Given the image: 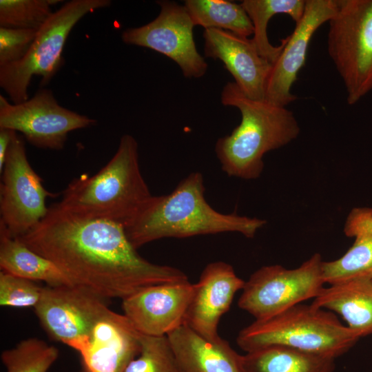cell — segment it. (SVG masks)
<instances>
[{"mask_svg":"<svg viewBox=\"0 0 372 372\" xmlns=\"http://www.w3.org/2000/svg\"><path fill=\"white\" fill-rule=\"evenodd\" d=\"M53 262L74 285L103 298H121L158 284L188 280L180 269L141 256L123 225L72 214L59 203L17 237Z\"/></svg>","mask_w":372,"mask_h":372,"instance_id":"cell-1","label":"cell"},{"mask_svg":"<svg viewBox=\"0 0 372 372\" xmlns=\"http://www.w3.org/2000/svg\"><path fill=\"white\" fill-rule=\"evenodd\" d=\"M203 174L194 172L183 179L169 194L152 196L124 227L137 249L164 238H187L223 232H238L253 238L266 221L257 218L222 214L205 198Z\"/></svg>","mask_w":372,"mask_h":372,"instance_id":"cell-2","label":"cell"},{"mask_svg":"<svg viewBox=\"0 0 372 372\" xmlns=\"http://www.w3.org/2000/svg\"><path fill=\"white\" fill-rule=\"evenodd\" d=\"M220 99L222 104L237 107L241 114L240 124L216 143L221 168L229 176L256 179L263 170L264 155L297 138L298 121L286 107L249 99L234 82L223 87Z\"/></svg>","mask_w":372,"mask_h":372,"instance_id":"cell-3","label":"cell"},{"mask_svg":"<svg viewBox=\"0 0 372 372\" xmlns=\"http://www.w3.org/2000/svg\"><path fill=\"white\" fill-rule=\"evenodd\" d=\"M152 196L140 169L138 143L124 134L110 161L94 175L74 178L58 203L76 216L125 227Z\"/></svg>","mask_w":372,"mask_h":372,"instance_id":"cell-4","label":"cell"},{"mask_svg":"<svg viewBox=\"0 0 372 372\" xmlns=\"http://www.w3.org/2000/svg\"><path fill=\"white\" fill-rule=\"evenodd\" d=\"M360 338L333 313L300 303L269 318L255 320L240 331L236 342L246 352L282 346L335 359Z\"/></svg>","mask_w":372,"mask_h":372,"instance_id":"cell-5","label":"cell"},{"mask_svg":"<svg viewBox=\"0 0 372 372\" xmlns=\"http://www.w3.org/2000/svg\"><path fill=\"white\" fill-rule=\"evenodd\" d=\"M109 0H72L54 12L38 30L27 54L19 61L0 67V86L12 103L28 99L34 76L47 84L63 64V48L75 25L87 13L108 7Z\"/></svg>","mask_w":372,"mask_h":372,"instance_id":"cell-6","label":"cell"},{"mask_svg":"<svg viewBox=\"0 0 372 372\" xmlns=\"http://www.w3.org/2000/svg\"><path fill=\"white\" fill-rule=\"evenodd\" d=\"M327 50L354 105L372 90V0H338Z\"/></svg>","mask_w":372,"mask_h":372,"instance_id":"cell-7","label":"cell"},{"mask_svg":"<svg viewBox=\"0 0 372 372\" xmlns=\"http://www.w3.org/2000/svg\"><path fill=\"white\" fill-rule=\"evenodd\" d=\"M322 258L313 254L299 267L264 266L245 282L238 301L240 309L261 320L277 315L304 300L316 298L324 288Z\"/></svg>","mask_w":372,"mask_h":372,"instance_id":"cell-8","label":"cell"},{"mask_svg":"<svg viewBox=\"0 0 372 372\" xmlns=\"http://www.w3.org/2000/svg\"><path fill=\"white\" fill-rule=\"evenodd\" d=\"M1 174L0 222L11 236L20 237L46 216V199L55 195L43 187V179L28 160L24 141L17 133Z\"/></svg>","mask_w":372,"mask_h":372,"instance_id":"cell-9","label":"cell"},{"mask_svg":"<svg viewBox=\"0 0 372 372\" xmlns=\"http://www.w3.org/2000/svg\"><path fill=\"white\" fill-rule=\"evenodd\" d=\"M96 123L60 105L48 89H41L31 99L17 104L0 96V128L20 132L37 147L61 149L69 132Z\"/></svg>","mask_w":372,"mask_h":372,"instance_id":"cell-10","label":"cell"},{"mask_svg":"<svg viewBox=\"0 0 372 372\" xmlns=\"http://www.w3.org/2000/svg\"><path fill=\"white\" fill-rule=\"evenodd\" d=\"M105 300L76 285L47 286L34 310L52 338L80 353L96 322L110 311Z\"/></svg>","mask_w":372,"mask_h":372,"instance_id":"cell-11","label":"cell"},{"mask_svg":"<svg viewBox=\"0 0 372 372\" xmlns=\"http://www.w3.org/2000/svg\"><path fill=\"white\" fill-rule=\"evenodd\" d=\"M160 13L151 22L124 30L125 43L147 48L173 60L187 78H200L208 65L196 49L194 23L184 6L170 1H158Z\"/></svg>","mask_w":372,"mask_h":372,"instance_id":"cell-12","label":"cell"},{"mask_svg":"<svg viewBox=\"0 0 372 372\" xmlns=\"http://www.w3.org/2000/svg\"><path fill=\"white\" fill-rule=\"evenodd\" d=\"M338 0H306L304 14L293 32L285 39L284 47L267 79L265 100L286 107L297 99L291 92L303 67L311 37L315 32L334 15Z\"/></svg>","mask_w":372,"mask_h":372,"instance_id":"cell-13","label":"cell"},{"mask_svg":"<svg viewBox=\"0 0 372 372\" xmlns=\"http://www.w3.org/2000/svg\"><path fill=\"white\" fill-rule=\"evenodd\" d=\"M194 292L189 280L151 285L122 300L123 314L143 335H167L185 324Z\"/></svg>","mask_w":372,"mask_h":372,"instance_id":"cell-14","label":"cell"},{"mask_svg":"<svg viewBox=\"0 0 372 372\" xmlns=\"http://www.w3.org/2000/svg\"><path fill=\"white\" fill-rule=\"evenodd\" d=\"M206 57L220 60L242 93L254 100H265L272 64L259 53L252 39L216 28L205 29Z\"/></svg>","mask_w":372,"mask_h":372,"instance_id":"cell-15","label":"cell"},{"mask_svg":"<svg viewBox=\"0 0 372 372\" xmlns=\"http://www.w3.org/2000/svg\"><path fill=\"white\" fill-rule=\"evenodd\" d=\"M245 284L231 265L222 261L208 264L194 284L185 324L207 339H218L220 320Z\"/></svg>","mask_w":372,"mask_h":372,"instance_id":"cell-16","label":"cell"},{"mask_svg":"<svg viewBox=\"0 0 372 372\" xmlns=\"http://www.w3.org/2000/svg\"><path fill=\"white\" fill-rule=\"evenodd\" d=\"M141 333L124 315L110 309L93 327L80 353L85 372H123L140 353Z\"/></svg>","mask_w":372,"mask_h":372,"instance_id":"cell-17","label":"cell"},{"mask_svg":"<svg viewBox=\"0 0 372 372\" xmlns=\"http://www.w3.org/2000/svg\"><path fill=\"white\" fill-rule=\"evenodd\" d=\"M167 337L180 372H243L242 355L220 337L207 339L185 324Z\"/></svg>","mask_w":372,"mask_h":372,"instance_id":"cell-18","label":"cell"},{"mask_svg":"<svg viewBox=\"0 0 372 372\" xmlns=\"http://www.w3.org/2000/svg\"><path fill=\"white\" fill-rule=\"evenodd\" d=\"M354 242L340 258L322 263V278L325 283L338 284L355 279L372 280V208H353L344 227Z\"/></svg>","mask_w":372,"mask_h":372,"instance_id":"cell-19","label":"cell"},{"mask_svg":"<svg viewBox=\"0 0 372 372\" xmlns=\"http://www.w3.org/2000/svg\"><path fill=\"white\" fill-rule=\"evenodd\" d=\"M311 304L338 313L361 337L372 334V280L331 285L324 287Z\"/></svg>","mask_w":372,"mask_h":372,"instance_id":"cell-20","label":"cell"},{"mask_svg":"<svg viewBox=\"0 0 372 372\" xmlns=\"http://www.w3.org/2000/svg\"><path fill=\"white\" fill-rule=\"evenodd\" d=\"M0 267L3 271L48 286L74 285L51 260L12 237L0 222Z\"/></svg>","mask_w":372,"mask_h":372,"instance_id":"cell-21","label":"cell"},{"mask_svg":"<svg viewBox=\"0 0 372 372\" xmlns=\"http://www.w3.org/2000/svg\"><path fill=\"white\" fill-rule=\"evenodd\" d=\"M334 358L282 346H269L242 355L243 372H333Z\"/></svg>","mask_w":372,"mask_h":372,"instance_id":"cell-22","label":"cell"},{"mask_svg":"<svg viewBox=\"0 0 372 372\" xmlns=\"http://www.w3.org/2000/svg\"><path fill=\"white\" fill-rule=\"evenodd\" d=\"M254 26V41L259 53L273 64L285 45L274 46L267 36V25L271 18L277 14H288L297 23L302 17L304 0H244L241 3Z\"/></svg>","mask_w":372,"mask_h":372,"instance_id":"cell-23","label":"cell"},{"mask_svg":"<svg viewBox=\"0 0 372 372\" xmlns=\"http://www.w3.org/2000/svg\"><path fill=\"white\" fill-rule=\"evenodd\" d=\"M187 10L194 26L216 28L249 37L254 34L253 24L241 3L225 0H186Z\"/></svg>","mask_w":372,"mask_h":372,"instance_id":"cell-24","label":"cell"},{"mask_svg":"<svg viewBox=\"0 0 372 372\" xmlns=\"http://www.w3.org/2000/svg\"><path fill=\"white\" fill-rule=\"evenodd\" d=\"M59 354L54 346L31 338L3 351L1 359L7 372H48Z\"/></svg>","mask_w":372,"mask_h":372,"instance_id":"cell-25","label":"cell"},{"mask_svg":"<svg viewBox=\"0 0 372 372\" xmlns=\"http://www.w3.org/2000/svg\"><path fill=\"white\" fill-rule=\"evenodd\" d=\"M57 0H0V27L38 30Z\"/></svg>","mask_w":372,"mask_h":372,"instance_id":"cell-26","label":"cell"},{"mask_svg":"<svg viewBox=\"0 0 372 372\" xmlns=\"http://www.w3.org/2000/svg\"><path fill=\"white\" fill-rule=\"evenodd\" d=\"M139 355L123 372H180L167 335L141 334Z\"/></svg>","mask_w":372,"mask_h":372,"instance_id":"cell-27","label":"cell"},{"mask_svg":"<svg viewBox=\"0 0 372 372\" xmlns=\"http://www.w3.org/2000/svg\"><path fill=\"white\" fill-rule=\"evenodd\" d=\"M43 288L32 280L1 271L0 304L16 308H34L41 300Z\"/></svg>","mask_w":372,"mask_h":372,"instance_id":"cell-28","label":"cell"},{"mask_svg":"<svg viewBox=\"0 0 372 372\" xmlns=\"http://www.w3.org/2000/svg\"><path fill=\"white\" fill-rule=\"evenodd\" d=\"M37 31L0 27V67L21 60L28 52Z\"/></svg>","mask_w":372,"mask_h":372,"instance_id":"cell-29","label":"cell"},{"mask_svg":"<svg viewBox=\"0 0 372 372\" xmlns=\"http://www.w3.org/2000/svg\"><path fill=\"white\" fill-rule=\"evenodd\" d=\"M16 133L17 132L9 129L0 128V173L3 170L8 150Z\"/></svg>","mask_w":372,"mask_h":372,"instance_id":"cell-30","label":"cell"},{"mask_svg":"<svg viewBox=\"0 0 372 372\" xmlns=\"http://www.w3.org/2000/svg\"><path fill=\"white\" fill-rule=\"evenodd\" d=\"M81 372H85L83 370L81 369Z\"/></svg>","mask_w":372,"mask_h":372,"instance_id":"cell-31","label":"cell"}]
</instances>
